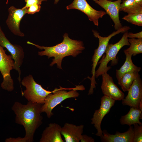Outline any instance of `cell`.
Listing matches in <instances>:
<instances>
[{
    "instance_id": "6da1fadb",
    "label": "cell",
    "mask_w": 142,
    "mask_h": 142,
    "mask_svg": "<svg viewBox=\"0 0 142 142\" xmlns=\"http://www.w3.org/2000/svg\"><path fill=\"white\" fill-rule=\"evenodd\" d=\"M42 105L31 101L23 104L17 101L12 107L16 115L15 122L24 127L26 133L24 137L28 142L33 141L35 131L42 123L43 117L41 115Z\"/></svg>"
},
{
    "instance_id": "7a4b0ae2",
    "label": "cell",
    "mask_w": 142,
    "mask_h": 142,
    "mask_svg": "<svg viewBox=\"0 0 142 142\" xmlns=\"http://www.w3.org/2000/svg\"><path fill=\"white\" fill-rule=\"evenodd\" d=\"M63 37V39L61 43L52 47L40 46L29 41L27 43L40 49H44L43 51L38 52V55L41 56H46L48 58L54 57L50 65L52 67L56 64L57 67L62 69V61L64 57L69 56L76 57L85 49L82 41L71 39L66 33L64 34Z\"/></svg>"
},
{
    "instance_id": "3957f363",
    "label": "cell",
    "mask_w": 142,
    "mask_h": 142,
    "mask_svg": "<svg viewBox=\"0 0 142 142\" xmlns=\"http://www.w3.org/2000/svg\"><path fill=\"white\" fill-rule=\"evenodd\" d=\"M59 87V89L49 94L47 96L41 107L42 113H45L49 118L53 115L52 110L58 104L66 99L78 97L79 94L77 90H83L85 89L83 85H77L75 88H71Z\"/></svg>"
},
{
    "instance_id": "277c9868",
    "label": "cell",
    "mask_w": 142,
    "mask_h": 142,
    "mask_svg": "<svg viewBox=\"0 0 142 142\" xmlns=\"http://www.w3.org/2000/svg\"><path fill=\"white\" fill-rule=\"evenodd\" d=\"M130 29L129 26H125L113 32L108 36L106 37L101 36L99 33L96 31L93 30L92 32L94 36L98 39L99 44L98 48L94 50V53L92 56V61L93 62L91 77H88L91 81L90 88L88 92V95L92 94L94 92V89L96 87L95 85L97 84L95 79V69L99 59L105 53L106 47L109 42L113 37L120 33H124L128 31Z\"/></svg>"
},
{
    "instance_id": "5b68a950",
    "label": "cell",
    "mask_w": 142,
    "mask_h": 142,
    "mask_svg": "<svg viewBox=\"0 0 142 142\" xmlns=\"http://www.w3.org/2000/svg\"><path fill=\"white\" fill-rule=\"evenodd\" d=\"M128 31L124 33L120 39L114 44H108L105 52V56L103 57L98 63H100L99 66L95 71V77L97 78L103 74L107 73L110 69V67H108L109 62L111 61L112 65H114L117 63L118 60L116 59L117 54L120 50L124 46L130 45L127 36Z\"/></svg>"
},
{
    "instance_id": "8992f818",
    "label": "cell",
    "mask_w": 142,
    "mask_h": 142,
    "mask_svg": "<svg viewBox=\"0 0 142 142\" xmlns=\"http://www.w3.org/2000/svg\"><path fill=\"white\" fill-rule=\"evenodd\" d=\"M21 83L26 89L22 93L23 96L28 101L42 104L49 94L54 92L59 88H55L52 91L45 89L41 85L35 82L31 75L24 77Z\"/></svg>"
},
{
    "instance_id": "52a82bcc",
    "label": "cell",
    "mask_w": 142,
    "mask_h": 142,
    "mask_svg": "<svg viewBox=\"0 0 142 142\" xmlns=\"http://www.w3.org/2000/svg\"><path fill=\"white\" fill-rule=\"evenodd\" d=\"M14 65V61L11 55H7L6 50L0 45V72L3 78L1 86L3 89L8 92L14 89V82L10 74Z\"/></svg>"
},
{
    "instance_id": "ba28073f",
    "label": "cell",
    "mask_w": 142,
    "mask_h": 142,
    "mask_svg": "<svg viewBox=\"0 0 142 142\" xmlns=\"http://www.w3.org/2000/svg\"><path fill=\"white\" fill-rule=\"evenodd\" d=\"M0 45L6 48L9 52L14 61L13 69L18 73V78L21 85V71L20 67L22 65L24 58V52L23 48L20 45L13 44L6 37L0 26Z\"/></svg>"
},
{
    "instance_id": "9c48e42d",
    "label": "cell",
    "mask_w": 142,
    "mask_h": 142,
    "mask_svg": "<svg viewBox=\"0 0 142 142\" xmlns=\"http://www.w3.org/2000/svg\"><path fill=\"white\" fill-rule=\"evenodd\" d=\"M115 100L105 96L101 98V104L99 108L96 110L93 117L91 119V123L94 124V126L97 130L96 135L100 137L103 134L101 128L102 121L104 116L110 111L115 102Z\"/></svg>"
},
{
    "instance_id": "30bf717a",
    "label": "cell",
    "mask_w": 142,
    "mask_h": 142,
    "mask_svg": "<svg viewBox=\"0 0 142 142\" xmlns=\"http://www.w3.org/2000/svg\"><path fill=\"white\" fill-rule=\"evenodd\" d=\"M67 10L76 9L85 14L89 20L93 22L94 24L98 26L99 20L106 13L102 10L98 11L94 9L88 3L86 0H74L70 4L67 6Z\"/></svg>"
},
{
    "instance_id": "8fae6325",
    "label": "cell",
    "mask_w": 142,
    "mask_h": 142,
    "mask_svg": "<svg viewBox=\"0 0 142 142\" xmlns=\"http://www.w3.org/2000/svg\"><path fill=\"white\" fill-rule=\"evenodd\" d=\"M128 91L126 96L122 100V104L123 105L139 108L142 100V81L139 73Z\"/></svg>"
},
{
    "instance_id": "7c38bea8",
    "label": "cell",
    "mask_w": 142,
    "mask_h": 142,
    "mask_svg": "<svg viewBox=\"0 0 142 142\" xmlns=\"http://www.w3.org/2000/svg\"><path fill=\"white\" fill-rule=\"evenodd\" d=\"M27 8H17L12 6L8 9V15L6 23L11 32L14 35L21 37L24 36L20 29L21 21L24 16L26 14Z\"/></svg>"
},
{
    "instance_id": "4fadbf2b",
    "label": "cell",
    "mask_w": 142,
    "mask_h": 142,
    "mask_svg": "<svg viewBox=\"0 0 142 142\" xmlns=\"http://www.w3.org/2000/svg\"><path fill=\"white\" fill-rule=\"evenodd\" d=\"M122 0H93L95 3L103 8L106 13L110 16L114 23V27L116 31L123 27L119 17L120 6Z\"/></svg>"
},
{
    "instance_id": "5bb4252c",
    "label": "cell",
    "mask_w": 142,
    "mask_h": 142,
    "mask_svg": "<svg viewBox=\"0 0 142 142\" xmlns=\"http://www.w3.org/2000/svg\"><path fill=\"white\" fill-rule=\"evenodd\" d=\"M102 75L101 89L104 95L115 101L122 100L124 98V94L115 84L112 77L107 73Z\"/></svg>"
},
{
    "instance_id": "9a60e30c",
    "label": "cell",
    "mask_w": 142,
    "mask_h": 142,
    "mask_svg": "<svg viewBox=\"0 0 142 142\" xmlns=\"http://www.w3.org/2000/svg\"><path fill=\"white\" fill-rule=\"evenodd\" d=\"M84 126L66 123L62 127L61 134L65 142H79L82 137Z\"/></svg>"
},
{
    "instance_id": "2e32d148",
    "label": "cell",
    "mask_w": 142,
    "mask_h": 142,
    "mask_svg": "<svg viewBox=\"0 0 142 142\" xmlns=\"http://www.w3.org/2000/svg\"><path fill=\"white\" fill-rule=\"evenodd\" d=\"M100 139L103 142H133V127L131 126L126 131L121 133L118 131L115 134H111L105 130L102 131Z\"/></svg>"
},
{
    "instance_id": "e0dca14e",
    "label": "cell",
    "mask_w": 142,
    "mask_h": 142,
    "mask_svg": "<svg viewBox=\"0 0 142 142\" xmlns=\"http://www.w3.org/2000/svg\"><path fill=\"white\" fill-rule=\"evenodd\" d=\"M62 127L56 123H50L43 130L40 142H63L61 136Z\"/></svg>"
},
{
    "instance_id": "ac0fdd59",
    "label": "cell",
    "mask_w": 142,
    "mask_h": 142,
    "mask_svg": "<svg viewBox=\"0 0 142 142\" xmlns=\"http://www.w3.org/2000/svg\"><path fill=\"white\" fill-rule=\"evenodd\" d=\"M142 112L139 108L130 107L128 113L121 116L120 119V124L129 126L135 124L142 125V123L139 120L140 119H142Z\"/></svg>"
},
{
    "instance_id": "d6986e66",
    "label": "cell",
    "mask_w": 142,
    "mask_h": 142,
    "mask_svg": "<svg viewBox=\"0 0 142 142\" xmlns=\"http://www.w3.org/2000/svg\"><path fill=\"white\" fill-rule=\"evenodd\" d=\"M124 54L126 58L124 63L119 69L116 70V76L118 81L125 73L130 72H139L141 69L134 64L131 59L132 55Z\"/></svg>"
},
{
    "instance_id": "ffe728a7",
    "label": "cell",
    "mask_w": 142,
    "mask_h": 142,
    "mask_svg": "<svg viewBox=\"0 0 142 142\" xmlns=\"http://www.w3.org/2000/svg\"><path fill=\"white\" fill-rule=\"evenodd\" d=\"M121 11L128 14L142 13V6L136 4L134 0H123L120 6Z\"/></svg>"
},
{
    "instance_id": "44dd1931",
    "label": "cell",
    "mask_w": 142,
    "mask_h": 142,
    "mask_svg": "<svg viewBox=\"0 0 142 142\" xmlns=\"http://www.w3.org/2000/svg\"><path fill=\"white\" fill-rule=\"evenodd\" d=\"M130 47L124 51L133 56L142 53V38H132L128 39Z\"/></svg>"
},
{
    "instance_id": "7402d4cb",
    "label": "cell",
    "mask_w": 142,
    "mask_h": 142,
    "mask_svg": "<svg viewBox=\"0 0 142 142\" xmlns=\"http://www.w3.org/2000/svg\"><path fill=\"white\" fill-rule=\"evenodd\" d=\"M139 72H130L125 74L118 80V84L124 92L128 91Z\"/></svg>"
},
{
    "instance_id": "603a6c76",
    "label": "cell",
    "mask_w": 142,
    "mask_h": 142,
    "mask_svg": "<svg viewBox=\"0 0 142 142\" xmlns=\"http://www.w3.org/2000/svg\"><path fill=\"white\" fill-rule=\"evenodd\" d=\"M122 19L132 24L138 26H142V13L128 14Z\"/></svg>"
},
{
    "instance_id": "cb8c5ba5",
    "label": "cell",
    "mask_w": 142,
    "mask_h": 142,
    "mask_svg": "<svg viewBox=\"0 0 142 142\" xmlns=\"http://www.w3.org/2000/svg\"><path fill=\"white\" fill-rule=\"evenodd\" d=\"M134 125L133 142H141L142 141V125H139L137 124H135Z\"/></svg>"
},
{
    "instance_id": "d4e9b609",
    "label": "cell",
    "mask_w": 142,
    "mask_h": 142,
    "mask_svg": "<svg viewBox=\"0 0 142 142\" xmlns=\"http://www.w3.org/2000/svg\"><path fill=\"white\" fill-rule=\"evenodd\" d=\"M26 13L33 14L39 11L41 8L40 5L35 4L27 8Z\"/></svg>"
},
{
    "instance_id": "484cf974",
    "label": "cell",
    "mask_w": 142,
    "mask_h": 142,
    "mask_svg": "<svg viewBox=\"0 0 142 142\" xmlns=\"http://www.w3.org/2000/svg\"><path fill=\"white\" fill-rule=\"evenodd\" d=\"M25 1L26 3V4L25 6L22 8V9L27 8L35 4L41 5L42 2V0H25Z\"/></svg>"
},
{
    "instance_id": "4316f807",
    "label": "cell",
    "mask_w": 142,
    "mask_h": 142,
    "mask_svg": "<svg viewBox=\"0 0 142 142\" xmlns=\"http://www.w3.org/2000/svg\"><path fill=\"white\" fill-rule=\"evenodd\" d=\"M5 141L6 142H28L27 139L25 137H18L16 138L10 137L6 139Z\"/></svg>"
},
{
    "instance_id": "83f0119b",
    "label": "cell",
    "mask_w": 142,
    "mask_h": 142,
    "mask_svg": "<svg viewBox=\"0 0 142 142\" xmlns=\"http://www.w3.org/2000/svg\"><path fill=\"white\" fill-rule=\"evenodd\" d=\"M127 36L128 38H142V31H141L136 33L128 32Z\"/></svg>"
},
{
    "instance_id": "f1b7e54d",
    "label": "cell",
    "mask_w": 142,
    "mask_h": 142,
    "mask_svg": "<svg viewBox=\"0 0 142 142\" xmlns=\"http://www.w3.org/2000/svg\"><path fill=\"white\" fill-rule=\"evenodd\" d=\"M80 141L81 142H94L95 140L91 137L88 136L86 135H82Z\"/></svg>"
},
{
    "instance_id": "f546056e",
    "label": "cell",
    "mask_w": 142,
    "mask_h": 142,
    "mask_svg": "<svg viewBox=\"0 0 142 142\" xmlns=\"http://www.w3.org/2000/svg\"><path fill=\"white\" fill-rule=\"evenodd\" d=\"M134 1L136 4L142 6V0H134Z\"/></svg>"
},
{
    "instance_id": "4dcf8cb0",
    "label": "cell",
    "mask_w": 142,
    "mask_h": 142,
    "mask_svg": "<svg viewBox=\"0 0 142 142\" xmlns=\"http://www.w3.org/2000/svg\"><path fill=\"white\" fill-rule=\"evenodd\" d=\"M59 0H54V3L55 4H57ZM47 0H42V1H46Z\"/></svg>"
},
{
    "instance_id": "1f68e13d",
    "label": "cell",
    "mask_w": 142,
    "mask_h": 142,
    "mask_svg": "<svg viewBox=\"0 0 142 142\" xmlns=\"http://www.w3.org/2000/svg\"><path fill=\"white\" fill-rule=\"evenodd\" d=\"M108 0V1H114V0Z\"/></svg>"
}]
</instances>
